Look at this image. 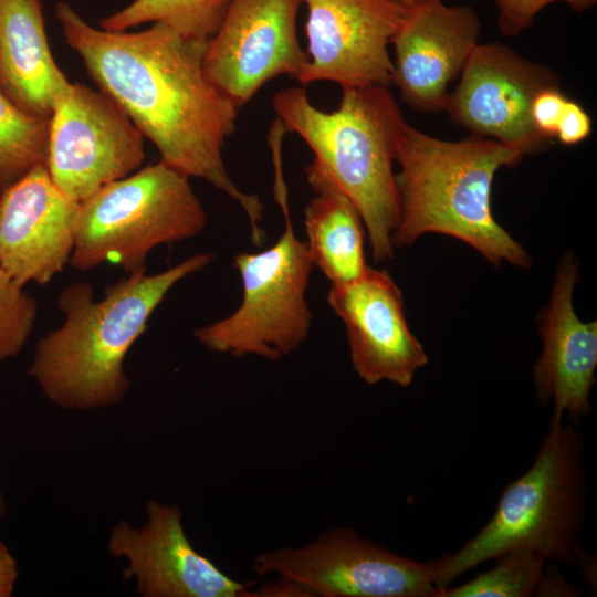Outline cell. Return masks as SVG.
<instances>
[{
    "label": "cell",
    "instance_id": "1",
    "mask_svg": "<svg viewBox=\"0 0 597 597\" xmlns=\"http://www.w3.org/2000/svg\"><path fill=\"white\" fill-rule=\"evenodd\" d=\"M55 15L90 77L155 145L160 160L238 202L253 242L261 243L263 205L238 188L223 161L240 108L206 76L209 40L185 38L159 22L134 32L96 29L62 1Z\"/></svg>",
    "mask_w": 597,
    "mask_h": 597
},
{
    "label": "cell",
    "instance_id": "2",
    "mask_svg": "<svg viewBox=\"0 0 597 597\" xmlns=\"http://www.w3.org/2000/svg\"><path fill=\"white\" fill-rule=\"evenodd\" d=\"M214 258L201 252L159 273L142 269L107 285L101 300L90 283L64 287L57 297L64 321L38 342L29 369L44 396L69 410L122 401L129 389L125 357L151 314L178 282Z\"/></svg>",
    "mask_w": 597,
    "mask_h": 597
},
{
    "label": "cell",
    "instance_id": "3",
    "mask_svg": "<svg viewBox=\"0 0 597 597\" xmlns=\"http://www.w3.org/2000/svg\"><path fill=\"white\" fill-rule=\"evenodd\" d=\"M523 157L490 138L471 135L450 142L407 123L396 156L394 248L438 233L467 243L494 268L503 263L531 268L527 251L495 220L491 209L496 171L515 166Z\"/></svg>",
    "mask_w": 597,
    "mask_h": 597
},
{
    "label": "cell",
    "instance_id": "4",
    "mask_svg": "<svg viewBox=\"0 0 597 597\" xmlns=\"http://www.w3.org/2000/svg\"><path fill=\"white\" fill-rule=\"evenodd\" d=\"M272 106L358 209L373 259L390 260L398 213L394 164L407 122L389 86L344 87L331 112L315 107L303 86L287 87Z\"/></svg>",
    "mask_w": 597,
    "mask_h": 597
},
{
    "label": "cell",
    "instance_id": "5",
    "mask_svg": "<svg viewBox=\"0 0 597 597\" xmlns=\"http://www.w3.org/2000/svg\"><path fill=\"white\" fill-rule=\"evenodd\" d=\"M585 444L575 425L551 416L532 465L506 486L489 522L457 552L436 558L440 595L460 575L514 549L577 564L586 552Z\"/></svg>",
    "mask_w": 597,
    "mask_h": 597
},
{
    "label": "cell",
    "instance_id": "6",
    "mask_svg": "<svg viewBox=\"0 0 597 597\" xmlns=\"http://www.w3.org/2000/svg\"><path fill=\"white\" fill-rule=\"evenodd\" d=\"M189 179L159 160L80 202L70 264L87 271L108 262L130 274L156 247L197 237L207 213Z\"/></svg>",
    "mask_w": 597,
    "mask_h": 597
},
{
    "label": "cell",
    "instance_id": "7",
    "mask_svg": "<svg viewBox=\"0 0 597 597\" xmlns=\"http://www.w3.org/2000/svg\"><path fill=\"white\" fill-rule=\"evenodd\" d=\"M276 201L285 221L279 240L261 252L234 256L242 283L241 304L230 315L193 332L211 352L279 360L308 336L313 314L306 291L314 265L306 242L294 233L287 197Z\"/></svg>",
    "mask_w": 597,
    "mask_h": 597
},
{
    "label": "cell",
    "instance_id": "8",
    "mask_svg": "<svg viewBox=\"0 0 597 597\" xmlns=\"http://www.w3.org/2000/svg\"><path fill=\"white\" fill-rule=\"evenodd\" d=\"M261 576L291 578L318 597H439L437 563L391 552L348 527L331 528L298 547L264 552Z\"/></svg>",
    "mask_w": 597,
    "mask_h": 597
},
{
    "label": "cell",
    "instance_id": "9",
    "mask_svg": "<svg viewBox=\"0 0 597 597\" xmlns=\"http://www.w3.org/2000/svg\"><path fill=\"white\" fill-rule=\"evenodd\" d=\"M144 159L143 134L109 96L80 83L66 86L50 117L45 164L57 188L82 202Z\"/></svg>",
    "mask_w": 597,
    "mask_h": 597
},
{
    "label": "cell",
    "instance_id": "10",
    "mask_svg": "<svg viewBox=\"0 0 597 597\" xmlns=\"http://www.w3.org/2000/svg\"><path fill=\"white\" fill-rule=\"evenodd\" d=\"M551 86L559 83L548 66L502 43H479L443 111L471 135L532 155L548 140L535 129L531 105L540 91Z\"/></svg>",
    "mask_w": 597,
    "mask_h": 597
},
{
    "label": "cell",
    "instance_id": "11",
    "mask_svg": "<svg viewBox=\"0 0 597 597\" xmlns=\"http://www.w3.org/2000/svg\"><path fill=\"white\" fill-rule=\"evenodd\" d=\"M301 0H233L209 39L208 80L239 108L268 82L300 78L308 62L296 32Z\"/></svg>",
    "mask_w": 597,
    "mask_h": 597
},
{
    "label": "cell",
    "instance_id": "12",
    "mask_svg": "<svg viewBox=\"0 0 597 597\" xmlns=\"http://www.w3.org/2000/svg\"><path fill=\"white\" fill-rule=\"evenodd\" d=\"M307 10L308 62L302 85L390 86L389 45L408 10L386 0H301Z\"/></svg>",
    "mask_w": 597,
    "mask_h": 597
},
{
    "label": "cell",
    "instance_id": "13",
    "mask_svg": "<svg viewBox=\"0 0 597 597\" xmlns=\"http://www.w3.org/2000/svg\"><path fill=\"white\" fill-rule=\"evenodd\" d=\"M327 303L345 325L353 369L368 385L409 387L428 364L408 325L402 293L387 270L368 265L357 279L331 284Z\"/></svg>",
    "mask_w": 597,
    "mask_h": 597
},
{
    "label": "cell",
    "instance_id": "14",
    "mask_svg": "<svg viewBox=\"0 0 597 597\" xmlns=\"http://www.w3.org/2000/svg\"><path fill=\"white\" fill-rule=\"evenodd\" d=\"M147 520L136 528L118 522L109 534L108 551L124 558V576L135 579L144 597H241L251 583L221 572L190 544L176 504L151 500Z\"/></svg>",
    "mask_w": 597,
    "mask_h": 597
},
{
    "label": "cell",
    "instance_id": "15",
    "mask_svg": "<svg viewBox=\"0 0 597 597\" xmlns=\"http://www.w3.org/2000/svg\"><path fill=\"white\" fill-rule=\"evenodd\" d=\"M578 281L577 255L567 250L557 263L549 302L536 316L543 348L532 369L537 401L552 405L551 416L573 425L590 411L597 368V321H582L573 304Z\"/></svg>",
    "mask_w": 597,
    "mask_h": 597
},
{
    "label": "cell",
    "instance_id": "16",
    "mask_svg": "<svg viewBox=\"0 0 597 597\" xmlns=\"http://www.w3.org/2000/svg\"><path fill=\"white\" fill-rule=\"evenodd\" d=\"M80 202L39 165L0 193V268L20 286L48 284L70 263Z\"/></svg>",
    "mask_w": 597,
    "mask_h": 597
},
{
    "label": "cell",
    "instance_id": "17",
    "mask_svg": "<svg viewBox=\"0 0 597 597\" xmlns=\"http://www.w3.org/2000/svg\"><path fill=\"white\" fill-rule=\"evenodd\" d=\"M480 33V19L469 6L440 1L408 10L391 40V84L404 102L420 112L444 109L448 86L463 71Z\"/></svg>",
    "mask_w": 597,
    "mask_h": 597
},
{
    "label": "cell",
    "instance_id": "18",
    "mask_svg": "<svg viewBox=\"0 0 597 597\" xmlns=\"http://www.w3.org/2000/svg\"><path fill=\"white\" fill-rule=\"evenodd\" d=\"M70 84L49 45L40 0H0V91L23 113L50 119Z\"/></svg>",
    "mask_w": 597,
    "mask_h": 597
},
{
    "label": "cell",
    "instance_id": "19",
    "mask_svg": "<svg viewBox=\"0 0 597 597\" xmlns=\"http://www.w3.org/2000/svg\"><path fill=\"white\" fill-rule=\"evenodd\" d=\"M314 197L304 211L306 244L313 265L331 284L350 282L367 269L362 216L341 187L312 160L305 167Z\"/></svg>",
    "mask_w": 597,
    "mask_h": 597
},
{
    "label": "cell",
    "instance_id": "20",
    "mask_svg": "<svg viewBox=\"0 0 597 597\" xmlns=\"http://www.w3.org/2000/svg\"><path fill=\"white\" fill-rule=\"evenodd\" d=\"M233 0H134L104 18V30L126 31L144 23H164L185 38L209 40Z\"/></svg>",
    "mask_w": 597,
    "mask_h": 597
},
{
    "label": "cell",
    "instance_id": "21",
    "mask_svg": "<svg viewBox=\"0 0 597 597\" xmlns=\"http://www.w3.org/2000/svg\"><path fill=\"white\" fill-rule=\"evenodd\" d=\"M50 119L30 116L0 91V193L46 164Z\"/></svg>",
    "mask_w": 597,
    "mask_h": 597
},
{
    "label": "cell",
    "instance_id": "22",
    "mask_svg": "<svg viewBox=\"0 0 597 597\" xmlns=\"http://www.w3.org/2000/svg\"><path fill=\"white\" fill-rule=\"evenodd\" d=\"M495 559V566L462 585L447 587L440 597L534 596L547 563L541 553L514 549Z\"/></svg>",
    "mask_w": 597,
    "mask_h": 597
},
{
    "label": "cell",
    "instance_id": "23",
    "mask_svg": "<svg viewBox=\"0 0 597 597\" xmlns=\"http://www.w3.org/2000/svg\"><path fill=\"white\" fill-rule=\"evenodd\" d=\"M36 315V301L0 268V362L20 353Z\"/></svg>",
    "mask_w": 597,
    "mask_h": 597
},
{
    "label": "cell",
    "instance_id": "24",
    "mask_svg": "<svg viewBox=\"0 0 597 597\" xmlns=\"http://www.w3.org/2000/svg\"><path fill=\"white\" fill-rule=\"evenodd\" d=\"M499 15L498 25L500 31L509 36H514L528 29L536 15L548 4L565 2L572 10L584 12L593 8L597 0H494Z\"/></svg>",
    "mask_w": 597,
    "mask_h": 597
},
{
    "label": "cell",
    "instance_id": "25",
    "mask_svg": "<svg viewBox=\"0 0 597 597\" xmlns=\"http://www.w3.org/2000/svg\"><path fill=\"white\" fill-rule=\"evenodd\" d=\"M567 98L559 86L546 87L533 98L531 105L533 125L537 133L548 142L556 135Z\"/></svg>",
    "mask_w": 597,
    "mask_h": 597
},
{
    "label": "cell",
    "instance_id": "26",
    "mask_svg": "<svg viewBox=\"0 0 597 597\" xmlns=\"http://www.w3.org/2000/svg\"><path fill=\"white\" fill-rule=\"evenodd\" d=\"M591 132L588 113L575 101L567 98L559 118L555 137L564 145H576Z\"/></svg>",
    "mask_w": 597,
    "mask_h": 597
},
{
    "label": "cell",
    "instance_id": "27",
    "mask_svg": "<svg viewBox=\"0 0 597 597\" xmlns=\"http://www.w3.org/2000/svg\"><path fill=\"white\" fill-rule=\"evenodd\" d=\"M314 596L302 584L283 576L279 579L264 583L252 589L248 587L241 597H312Z\"/></svg>",
    "mask_w": 597,
    "mask_h": 597
},
{
    "label": "cell",
    "instance_id": "28",
    "mask_svg": "<svg viewBox=\"0 0 597 597\" xmlns=\"http://www.w3.org/2000/svg\"><path fill=\"white\" fill-rule=\"evenodd\" d=\"M579 590L574 588L554 565L544 568L534 596L540 597H574L580 596Z\"/></svg>",
    "mask_w": 597,
    "mask_h": 597
},
{
    "label": "cell",
    "instance_id": "29",
    "mask_svg": "<svg viewBox=\"0 0 597 597\" xmlns=\"http://www.w3.org/2000/svg\"><path fill=\"white\" fill-rule=\"evenodd\" d=\"M17 577L15 559L0 541V597H8L13 593Z\"/></svg>",
    "mask_w": 597,
    "mask_h": 597
},
{
    "label": "cell",
    "instance_id": "30",
    "mask_svg": "<svg viewBox=\"0 0 597 597\" xmlns=\"http://www.w3.org/2000/svg\"><path fill=\"white\" fill-rule=\"evenodd\" d=\"M388 2H391L396 6H399L406 10H411L418 7L431 4L434 2H440L442 0H386Z\"/></svg>",
    "mask_w": 597,
    "mask_h": 597
},
{
    "label": "cell",
    "instance_id": "31",
    "mask_svg": "<svg viewBox=\"0 0 597 597\" xmlns=\"http://www.w3.org/2000/svg\"><path fill=\"white\" fill-rule=\"evenodd\" d=\"M3 513H4V502H3L2 495L0 494V517L2 516Z\"/></svg>",
    "mask_w": 597,
    "mask_h": 597
}]
</instances>
